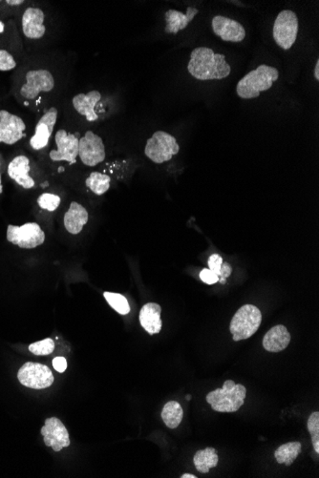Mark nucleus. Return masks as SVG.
I'll use <instances>...</instances> for the list:
<instances>
[{"label": "nucleus", "mask_w": 319, "mask_h": 478, "mask_svg": "<svg viewBox=\"0 0 319 478\" xmlns=\"http://www.w3.org/2000/svg\"><path fill=\"white\" fill-rule=\"evenodd\" d=\"M308 430L316 453H319V413L316 411L308 419Z\"/></svg>", "instance_id": "c85d7f7f"}, {"label": "nucleus", "mask_w": 319, "mask_h": 478, "mask_svg": "<svg viewBox=\"0 0 319 478\" xmlns=\"http://www.w3.org/2000/svg\"><path fill=\"white\" fill-rule=\"evenodd\" d=\"M218 455L214 448H206L200 450L196 453L193 458L196 470L201 474H208L209 469L215 468L218 465Z\"/></svg>", "instance_id": "5701e85b"}, {"label": "nucleus", "mask_w": 319, "mask_h": 478, "mask_svg": "<svg viewBox=\"0 0 319 478\" xmlns=\"http://www.w3.org/2000/svg\"><path fill=\"white\" fill-rule=\"evenodd\" d=\"M279 77V70L272 66L262 64L246 75L236 86L238 97L243 99H252L260 96V93L272 88Z\"/></svg>", "instance_id": "f03ea898"}, {"label": "nucleus", "mask_w": 319, "mask_h": 478, "mask_svg": "<svg viewBox=\"0 0 319 478\" xmlns=\"http://www.w3.org/2000/svg\"><path fill=\"white\" fill-rule=\"evenodd\" d=\"M2 192H3V187H2L1 175H0V194H2Z\"/></svg>", "instance_id": "ea45409f"}, {"label": "nucleus", "mask_w": 319, "mask_h": 478, "mask_svg": "<svg viewBox=\"0 0 319 478\" xmlns=\"http://www.w3.org/2000/svg\"><path fill=\"white\" fill-rule=\"evenodd\" d=\"M19 381L24 387L34 390H43L52 386L54 377L47 366L40 363L27 362L18 373Z\"/></svg>", "instance_id": "6e6552de"}, {"label": "nucleus", "mask_w": 319, "mask_h": 478, "mask_svg": "<svg viewBox=\"0 0 319 478\" xmlns=\"http://www.w3.org/2000/svg\"><path fill=\"white\" fill-rule=\"evenodd\" d=\"M231 272H233V268H231L230 263H222L221 275L220 277H219V282H220L222 285H225L226 278L231 276Z\"/></svg>", "instance_id": "72a5a7b5"}, {"label": "nucleus", "mask_w": 319, "mask_h": 478, "mask_svg": "<svg viewBox=\"0 0 319 478\" xmlns=\"http://www.w3.org/2000/svg\"><path fill=\"white\" fill-rule=\"evenodd\" d=\"M275 43L283 50H289L296 43L298 35V18L291 10L280 12L275 19L272 30Z\"/></svg>", "instance_id": "423d86ee"}, {"label": "nucleus", "mask_w": 319, "mask_h": 478, "mask_svg": "<svg viewBox=\"0 0 319 478\" xmlns=\"http://www.w3.org/2000/svg\"><path fill=\"white\" fill-rule=\"evenodd\" d=\"M223 263V258H222L220 255H211L208 262L209 270L213 273H215L218 277H220L222 263Z\"/></svg>", "instance_id": "2f4dec72"}, {"label": "nucleus", "mask_w": 319, "mask_h": 478, "mask_svg": "<svg viewBox=\"0 0 319 478\" xmlns=\"http://www.w3.org/2000/svg\"><path fill=\"white\" fill-rule=\"evenodd\" d=\"M110 178L99 172H92L85 180V184L96 195H104L110 189Z\"/></svg>", "instance_id": "a878e982"}, {"label": "nucleus", "mask_w": 319, "mask_h": 478, "mask_svg": "<svg viewBox=\"0 0 319 478\" xmlns=\"http://www.w3.org/2000/svg\"><path fill=\"white\" fill-rule=\"evenodd\" d=\"M29 172H30V160L26 156H18L9 163L10 178L24 189H31L35 187V180L29 176Z\"/></svg>", "instance_id": "f3484780"}, {"label": "nucleus", "mask_w": 319, "mask_h": 478, "mask_svg": "<svg viewBox=\"0 0 319 478\" xmlns=\"http://www.w3.org/2000/svg\"><path fill=\"white\" fill-rule=\"evenodd\" d=\"M213 30L216 36L222 40L230 43H241L245 40L246 31L239 22L226 18L223 16H216L211 22Z\"/></svg>", "instance_id": "2eb2a0df"}, {"label": "nucleus", "mask_w": 319, "mask_h": 478, "mask_svg": "<svg viewBox=\"0 0 319 478\" xmlns=\"http://www.w3.org/2000/svg\"><path fill=\"white\" fill-rule=\"evenodd\" d=\"M25 128L23 119L6 110H0V143L14 145L26 136Z\"/></svg>", "instance_id": "ddd939ff"}, {"label": "nucleus", "mask_w": 319, "mask_h": 478, "mask_svg": "<svg viewBox=\"0 0 319 478\" xmlns=\"http://www.w3.org/2000/svg\"><path fill=\"white\" fill-rule=\"evenodd\" d=\"M247 389L244 385L226 380L222 389L209 392L206 400L211 409L219 413H235L245 403Z\"/></svg>", "instance_id": "7ed1b4c3"}, {"label": "nucleus", "mask_w": 319, "mask_h": 478, "mask_svg": "<svg viewBox=\"0 0 319 478\" xmlns=\"http://www.w3.org/2000/svg\"><path fill=\"white\" fill-rule=\"evenodd\" d=\"M186 398H187V401H189V400H191V395H189V394L187 395Z\"/></svg>", "instance_id": "a19ab883"}, {"label": "nucleus", "mask_w": 319, "mask_h": 478, "mask_svg": "<svg viewBox=\"0 0 319 478\" xmlns=\"http://www.w3.org/2000/svg\"><path fill=\"white\" fill-rule=\"evenodd\" d=\"M198 10L193 7H189L187 14L177 10H169L165 13V22H167L165 33L177 34L178 32L184 30L193 21L194 16L198 14Z\"/></svg>", "instance_id": "4be33fe9"}, {"label": "nucleus", "mask_w": 319, "mask_h": 478, "mask_svg": "<svg viewBox=\"0 0 319 478\" xmlns=\"http://www.w3.org/2000/svg\"><path fill=\"white\" fill-rule=\"evenodd\" d=\"M291 343V334L283 325L275 326L270 329L263 338V347L270 352L284 350Z\"/></svg>", "instance_id": "6ab92c4d"}, {"label": "nucleus", "mask_w": 319, "mask_h": 478, "mask_svg": "<svg viewBox=\"0 0 319 478\" xmlns=\"http://www.w3.org/2000/svg\"><path fill=\"white\" fill-rule=\"evenodd\" d=\"M101 99V93L93 90L87 94L77 95L73 97L72 104L78 113L85 117L88 121H95L99 119L98 115L95 111V107Z\"/></svg>", "instance_id": "a211bd4d"}, {"label": "nucleus", "mask_w": 319, "mask_h": 478, "mask_svg": "<svg viewBox=\"0 0 319 478\" xmlns=\"http://www.w3.org/2000/svg\"><path fill=\"white\" fill-rule=\"evenodd\" d=\"M62 199L58 195L43 193L38 197V204L45 211L54 212L60 206Z\"/></svg>", "instance_id": "c756f323"}, {"label": "nucleus", "mask_w": 319, "mask_h": 478, "mask_svg": "<svg viewBox=\"0 0 319 478\" xmlns=\"http://www.w3.org/2000/svg\"><path fill=\"white\" fill-rule=\"evenodd\" d=\"M53 367L58 372H64L67 369V359L64 357H56L53 360Z\"/></svg>", "instance_id": "f704fd0d"}, {"label": "nucleus", "mask_w": 319, "mask_h": 478, "mask_svg": "<svg viewBox=\"0 0 319 478\" xmlns=\"http://www.w3.org/2000/svg\"><path fill=\"white\" fill-rule=\"evenodd\" d=\"M58 119V109L52 107L45 112L36 123L35 135L32 136L30 145L35 150H41L49 143Z\"/></svg>", "instance_id": "4468645a"}, {"label": "nucleus", "mask_w": 319, "mask_h": 478, "mask_svg": "<svg viewBox=\"0 0 319 478\" xmlns=\"http://www.w3.org/2000/svg\"><path fill=\"white\" fill-rule=\"evenodd\" d=\"M262 322L260 309L252 304H245L238 309L231 322L230 331L233 340H246L257 333Z\"/></svg>", "instance_id": "20e7f679"}, {"label": "nucleus", "mask_w": 319, "mask_h": 478, "mask_svg": "<svg viewBox=\"0 0 319 478\" xmlns=\"http://www.w3.org/2000/svg\"><path fill=\"white\" fill-rule=\"evenodd\" d=\"M302 446L300 442H289L280 446L274 453V457L279 464L291 466L294 459L301 453Z\"/></svg>", "instance_id": "b1692460"}, {"label": "nucleus", "mask_w": 319, "mask_h": 478, "mask_svg": "<svg viewBox=\"0 0 319 478\" xmlns=\"http://www.w3.org/2000/svg\"><path fill=\"white\" fill-rule=\"evenodd\" d=\"M45 13L38 8H28L23 16V31L24 36L30 40H38L45 36L46 27Z\"/></svg>", "instance_id": "dca6fc26"}, {"label": "nucleus", "mask_w": 319, "mask_h": 478, "mask_svg": "<svg viewBox=\"0 0 319 478\" xmlns=\"http://www.w3.org/2000/svg\"><path fill=\"white\" fill-rule=\"evenodd\" d=\"M55 80L48 70H31L26 74V84L21 87V95L27 99H36L41 92L52 91Z\"/></svg>", "instance_id": "9d476101"}, {"label": "nucleus", "mask_w": 319, "mask_h": 478, "mask_svg": "<svg viewBox=\"0 0 319 478\" xmlns=\"http://www.w3.org/2000/svg\"><path fill=\"white\" fill-rule=\"evenodd\" d=\"M184 411L181 405L176 401H169L165 405L162 411V418L169 429H176L181 424Z\"/></svg>", "instance_id": "393cba45"}, {"label": "nucleus", "mask_w": 319, "mask_h": 478, "mask_svg": "<svg viewBox=\"0 0 319 478\" xmlns=\"http://www.w3.org/2000/svg\"><path fill=\"white\" fill-rule=\"evenodd\" d=\"M104 296L109 306L121 315H126L130 312L128 301L123 295L114 294V292H104Z\"/></svg>", "instance_id": "bb28decb"}, {"label": "nucleus", "mask_w": 319, "mask_h": 478, "mask_svg": "<svg viewBox=\"0 0 319 478\" xmlns=\"http://www.w3.org/2000/svg\"><path fill=\"white\" fill-rule=\"evenodd\" d=\"M179 151L176 139L165 131L155 132L145 148V156L155 163L169 162Z\"/></svg>", "instance_id": "39448f33"}, {"label": "nucleus", "mask_w": 319, "mask_h": 478, "mask_svg": "<svg viewBox=\"0 0 319 478\" xmlns=\"http://www.w3.org/2000/svg\"><path fill=\"white\" fill-rule=\"evenodd\" d=\"M57 150L51 151L49 156L53 162H62L65 160L70 165L75 163L79 156L80 140L77 136L68 134L67 131L60 129L55 136Z\"/></svg>", "instance_id": "9b49d317"}, {"label": "nucleus", "mask_w": 319, "mask_h": 478, "mask_svg": "<svg viewBox=\"0 0 319 478\" xmlns=\"http://www.w3.org/2000/svg\"><path fill=\"white\" fill-rule=\"evenodd\" d=\"M314 75H315L316 80H319V60L316 62L315 70H314Z\"/></svg>", "instance_id": "c9c22d12"}, {"label": "nucleus", "mask_w": 319, "mask_h": 478, "mask_svg": "<svg viewBox=\"0 0 319 478\" xmlns=\"http://www.w3.org/2000/svg\"><path fill=\"white\" fill-rule=\"evenodd\" d=\"M41 435L47 447L55 452H60L63 448L70 446L69 433L62 421L56 417L46 419L45 426L41 428Z\"/></svg>", "instance_id": "f8f14e48"}, {"label": "nucleus", "mask_w": 319, "mask_h": 478, "mask_svg": "<svg viewBox=\"0 0 319 478\" xmlns=\"http://www.w3.org/2000/svg\"><path fill=\"white\" fill-rule=\"evenodd\" d=\"M29 350L35 355H49L55 350V342L53 339L46 338L29 346Z\"/></svg>", "instance_id": "cd10ccee"}, {"label": "nucleus", "mask_w": 319, "mask_h": 478, "mask_svg": "<svg viewBox=\"0 0 319 478\" xmlns=\"http://www.w3.org/2000/svg\"><path fill=\"white\" fill-rule=\"evenodd\" d=\"M16 66V60L11 53L5 50H0V71L7 72L14 69Z\"/></svg>", "instance_id": "7c9ffc66"}, {"label": "nucleus", "mask_w": 319, "mask_h": 478, "mask_svg": "<svg viewBox=\"0 0 319 478\" xmlns=\"http://www.w3.org/2000/svg\"><path fill=\"white\" fill-rule=\"evenodd\" d=\"M23 3V0H14V1H13V0H9V1H7V4L13 5V6H16V5H21Z\"/></svg>", "instance_id": "e433bc0d"}, {"label": "nucleus", "mask_w": 319, "mask_h": 478, "mask_svg": "<svg viewBox=\"0 0 319 478\" xmlns=\"http://www.w3.org/2000/svg\"><path fill=\"white\" fill-rule=\"evenodd\" d=\"M187 70L199 80H223L231 72L225 56L215 53L208 47H198L192 51Z\"/></svg>", "instance_id": "f257e3e1"}, {"label": "nucleus", "mask_w": 319, "mask_h": 478, "mask_svg": "<svg viewBox=\"0 0 319 478\" xmlns=\"http://www.w3.org/2000/svg\"><path fill=\"white\" fill-rule=\"evenodd\" d=\"M79 157L87 167H96L106 158V147L101 136L87 131L79 143Z\"/></svg>", "instance_id": "1a4fd4ad"}, {"label": "nucleus", "mask_w": 319, "mask_h": 478, "mask_svg": "<svg viewBox=\"0 0 319 478\" xmlns=\"http://www.w3.org/2000/svg\"><path fill=\"white\" fill-rule=\"evenodd\" d=\"M200 279L208 285H214L219 282V277L217 275L211 272L209 268H204V270L200 272Z\"/></svg>", "instance_id": "473e14b6"}, {"label": "nucleus", "mask_w": 319, "mask_h": 478, "mask_svg": "<svg viewBox=\"0 0 319 478\" xmlns=\"http://www.w3.org/2000/svg\"><path fill=\"white\" fill-rule=\"evenodd\" d=\"M181 477H182V478H197V477H196V475H191V474H185V475H182Z\"/></svg>", "instance_id": "4c0bfd02"}, {"label": "nucleus", "mask_w": 319, "mask_h": 478, "mask_svg": "<svg viewBox=\"0 0 319 478\" xmlns=\"http://www.w3.org/2000/svg\"><path fill=\"white\" fill-rule=\"evenodd\" d=\"M88 212L82 204L72 202L69 209L64 215V226L73 235L82 232V228L88 222Z\"/></svg>", "instance_id": "412c9836"}, {"label": "nucleus", "mask_w": 319, "mask_h": 478, "mask_svg": "<svg viewBox=\"0 0 319 478\" xmlns=\"http://www.w3.org/2000/svg\"><path fill=\"white\" fill-rule=\"evenodd\" d=\"M162 307L160 304L148 303L141 309L140 323L143 329L150 335H154L160 333L162 329Z\"/></svg>", "instance_id": "aec40b11"}, {"label": "nucleus", "mask_w": 319, "mask_h": 478, "mask_svg": "<svg viewBox=\"0 0 319 478\" xmlns=\"http://www.w3.org/2000/svg\"><path fill=\"white\" fill-rule=\"evenodd\" d=\"M7 240L19 248L32 250L45 243V234L36 223H27L21 226L10 224L7 228Z\"/></svg>", "instance_id": "0eeeda50"}, {"label": "nucleus", "mask_w": 319, "mask_h": 478, "mask_svg": "<svg viewBox=\"0 0 319 478\" xmlns=\"http://www.w3.org/2000/svg\"><path fill=\"white\" fill-rule=\"evenodd\" d=\"M4 30H5L4 23L1 21H0V34L3 33Z\"/></svg>", "instance_id": "58836bf2"}]
</instances>
